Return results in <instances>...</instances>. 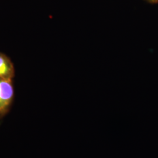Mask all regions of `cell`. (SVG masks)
I'll use <instances>...</instances> for the list:
<instances>
[{
  "instance_id": "3",
  "label": "cell",
  "mask_w": 158,
  "mask_h": 158,
  "mask_svg": "<svg viewBox=\"0 0 158 158\" xmlns=\"http://www.w3.org/2000/svg\"><path fill=\"white\" fill-rule=\"evenodd\" d=\"M151 4H158V0H145Z\"/></svg>"
},
{
  "instance_id": "1",
  "label": "cell",
  "mask_w": 158,
  "mask_h": 158,
  "mask_svg": "<svg viewBox=\"0 0 158 158\" xmlns=\"http://www.w3.org/2000/svg\"><path fill=\"white\" fill-rule=\"evenodd\" d=\"M14 94L13 87L8 78L0 77V111L7 107L11 102Z\"/></svg>"
},
{
  "instance_id": "2",
  "label": "cell",
  "mask_w": 158,
  "mask_h": 158,
  "mask_svg": "<svg viewBox=\"0 0 158 158\" xmlns=\"http://www.w3.org/2000/svg\"><path fill=\"white\" fill-rule=\"evenodd\" d=\"M11 71L9 63L6 59L0 55V77L7 78Z\"/></svg>"
}]
</instances>
